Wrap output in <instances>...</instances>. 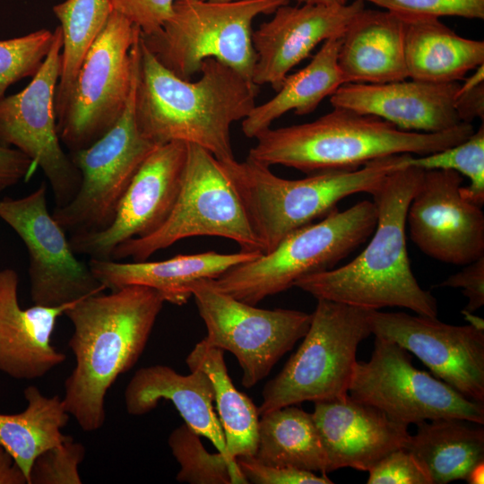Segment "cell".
I'll return each instance as SVG.
<instances>
[{
	"label": "cell",
	"mask_w": 484,
	"mask_h": 484,
	"mask_svg": "<svg viewBox=\"0 0 484 484\" xmlns=\"http://www.w3.org/2000/svg\"><path fill=\"white\" fill-rule=\"evenodd\" d=\"M195 82L177 77L140 37L134 112L141 134L156 145L179 141L218 160L235 159L230 127L248 116L259 86L230 66L204 60Z\"/></svg>",
	"instance_id": "cell-1"
},
{
	"label": "cell",
	"mask_w": 484,
	"mask_h": 484,
	"mask_svg": "<svg viewBox=\"0 0 484 484\" xmlns=\"http://www.w3.org/2000/svg\"><path fill=\"white\" fill-rule=\"evenodd\" d=\"M165 303L155 290L129 285L76 300L65 312L75 365L65 382V409L85 432L105 424V399L143 354Z\"/></svg>",
	"instance_id": "cell-2"
},
{
	"label": "cell",
	"mask_w": 484,
	"mask_h": 484,
	"mask_svg": "<svg viewBox=\"0 0 484 484\" xmlns=\"http://www.w3.org/2000/svg\"><path fill=\"white\" fill-rule=\"evenodd\" d=\"M424 170L404 165L392 171L370 194L377 210L373 237L352 261L298 280L316 299L365 310L404 307L437 317V302L412 273L406 247V216Z\"/></svg>",
	"instance_id": "cell-3"
},
{
	"label": "cell",
	"mask_w": 484,
	"mask_h": 484,
	"mask_svg": "<svg viewBox=\"0 0 484 484\" xmlns=\"http://www.w3.org/2000/svg\"><path fill=\"white\" fill-rule=\"evenodd\" d=\"M474 131L464 122L437 133L403 131L375 116L333 108L315 121L261 132L247 158L309 174L352 170L393 155L436 152L460 143Z\"/></svg>",
	"instance_id": "cell-4"
},
{
	"label": "cell",
	"mask_w": 484,
	"mask_h": 484,
	"mask_svg": "<svg viewBox=\"0 0 484 484\" xmlns=\"http://www.w3.org/2000/svg\"><path fill=\"white\" fill-rule=\"evenodd\" d=\"M410 156L393 155L357 169L319 171L301 179L280 177L269 166L249 158L218 161L244 205L262 254H266L290 233L336 210L342 199L371 194Z\"/></svg>",
	"instance_id": "cell-5"
},
{
	"label": "cell",
	"mask_w": 484,
	"mask_h": 484,
	"mask_svg": "<svg viewBox=\"0 0 484 484\" xmlns=\"http://www.w3.org/2000/svg\"><path fill=\"white\" fill-rule=\"evenodd\" d=\"M376 221L373 201L363 200L342 212L336 209L320 221L290 233L272 251L230 268L212 281L234 298L256 305L303 277L333 269L367 240Z\"/></svg>",
	"instance_id": "cell-6"
},
{
	"label": "cell",
	"mask_w": 484,
	"mask_h": 484,
	"mask_svg": "<svg viewBox=\"0 0 484 484\" xmlns=\"http://www.w3.org/2000/svg\"><path fill=\"white\" fill-rule=\"evenodd\" d=\"M289 2L176 0L162 28L141 38L162 65L184 80H191L204 60L213 58L252 81L256 60L253 21Z\"/></svg>",
	"instance_id": "cell-7"
},
{
	"label": "cell",
	"mask_w": 484,
	"mask_h": 484,
	"mask_svg": "<svg viewBox=\"0 0 484 484\" xmlns=\"http://www.w3.org/2000/svg\"><path fill=\"white\" fill-rule=\"evenodd\" d=\"M367 311L317 299L300 346L281 371L265 384L259 415L304 402L347 396L358 347L371 334Z\"/></svg>",
	"instance_id": "cell-8"
},
{
	"label": "cell",
	"mask_w": 484,
	"mask_h": 484,
	"mask_svg": "<svg viewBox=\"0 0 484 484\" xmlns=\"http://www.w3.org/2000/svg\"><path fill=\"white\" fill-rule=\"evenodd\" d=\"M200 236L229 238L240 251L262 254L244 205L218 160L201 146L187 143L180 191L169 218L154 233L119 244L111 260L146 261L181 239Z\"/></svg>",
	"instance_id": "cell-9"
},
{
	"label": "cell",
	"mask_w": 484,
	"mask_h": 484,
	"mask_svg": "<svg viewBox=\"0 0 484 484\" xmlns=\"http://www.w3.org/2000/svg\"><path fill=\"white\" fill-rule=\"evenodd\" d=\"M140 29L112 11L71 87L56 127L71 151L104 135L126 106L139 56Z\"/></svg>",
	"instance_id": "cell-10"
},
{
	"label": "cell",
	"mask_w": 484,
	"mask_h": 484,
	"mask_svg": "<svg viewBox=\"0 0 484 484\" xmlns=\"http://www.w3.org/2000/svg\"><path fill=\"white\" fill-rule=\"evenodd\" d=\"M190 292L206 326L203 341L236 357L246 388L265 378L310 326L312 314L258 308L222 292L212 279L194 282Z\"/></svg>",
	"instance_id": "cell-11"
},
{
	"label": "cell",
	"mask_w": 484,
	"mask_h": 484,
	"mask_svg": "<svg viewBox=\"0 0 484 484\" xmlns=\"http://www.w3.org/2000/svg\"><path fill=\"white\" fill-rule=\"evenodd\" d=\"M138 62L132 90L117 123L90 146L70 152L81 174V185L67 204L52 215L65 232L91 233L106 229L146 158L159 145L140 132L134 112Z\"/></svg>",
	"instance_id": "cell-12"
},
{
	"label": "cell",
	"mask_w": 484,
	"mask_h": 484,
	"mask_svg": "<svg viewBox=\"0 0 484 484\" xmlns=\"http://www.w3.org/2000/svg\"><path fill=\"white\" fill-rule=\"evenodd\" d=\"M348 394L406 424L454 418L484 423V405L468 399L436 376L415 367L396 342L375 337L367 361L357 360Z\"/></svg>",
	"instance_id": "cell-13"
},
{
	"label": "cell",
	"mask_w": 484,
	"mask_h": 484,
	"mask_svg": "<svg viewBox=\"0 0 484 484\" xmlns=\"http://www.w3.org/2000/svg\"><path fill=\"white\" fill-rule=\"evenodd\" d=\"M61 52L58 26L51 48L30 82L20 92L0 100V143L18 149L43 171L56 207L73 200L81 185L80 171L63 150L56 127L54 99Z\"/></svg>",
	"instance_id": "cell-14"
},
{
	"label": "cell",
	"mask_w": 484,
	"mask_h": 484,
	"mask_svg": "<svg viewBox=\"0 0 484 484\" xmlns=\"http://www.w3.org/2000/svg\"><path fill=\"white\" fill-rule=\"evenodd\" d=\"M0 219L28 249L34 305L61 306L106 290L89 265L76 257L66 232L48 212L45 183L26 196L2 198Z\"/></svg>",
	"instance_id": "cell-15"
},
{
	"label": "cell",
	"mask_w": 484,
	"mask_h": 484,
	"mask_svg": "<svg viewBox=\"0 0 484 484\" xmlns=\"http://www.w3.org/2000/svg\"><path fill=\"white\" fill-rule=\"evenodd\" d=\"M371 334L414 354L431 373L470 400L484 402V328L437 317L368 310Z\"/></svg>",
	"instance_id": "cell-16"
},
{
	"label": "cell",
	"mask_w": 484,
	"mask_h": 484,
	"mask_svg": "<svg viewBox=\"0 0 484 484\" xmlns=\"http://www.w3.org/2000/svg\"><path fill=\"white\" fill-rule=\"evenodd\" d=\"M187 143L175 141L157 146L132 179L112 223L104 230L72 234L76 255L111 260L114 249L132 238L147 237L167 220L177 199Z\"/></svg>",
	"instance_id": "cell-17"
},
{
	"label": "cell",
	"mask_w": 484,
	"mask_h": 484,
	"mask_svg": "<svg viewBox=\"0 0 484 484\" xmlns=\"http://www.w3.org/2000/svg\"><path fill=\"white\" fill-rule=\"evenodd\" d=\"M462 182L455 171L424 170L406 216L411 239L419 250L454 265L484 255V214L461 194Z\"/></svg>",
	"instance_id": "cell-18"
},
{
	"label": "cell",
	"mask_w": 484,
	"mask_h": 484,
	"mask_svg": "<svg viewBox=\"0 0 484 484\" xmlns=\"http://www.w3.org/2000/svg\"><path fill=\"white\" fill-rule=\"evenodd\" d=\"M365 8L361 0L344 4H302L278 7L270 21L253 30L256 60L252 81L276 91L290 71L321 42L341 38L355 16Z\"/></svg>",
	"instance_id": "cell-19"
},
{
	"label": "cell",
	"mask_w": 484,
	"mask_h": 484,
	"mask_svg": "<svg viewBox=\"0 0 484 484\" xmlns=\"http://www.w3.org/2000/svg\"><path fill=\"white\" fill-rule=\"evenodd\" d=\"M312 413L326 456V473L341 468L368 471L405 447L411 434L375 406L344 398L314 402Z\"/></svg>",
	"instance_id": "cell-20"
},
{
	"label": "cell",
	"mask_w": 484,
	"mask_h": 484,
	"mask_svg": "<svg viewBox=\"0 0 484 484\" xmlns=\"http://www.w3.org/2000/svg\"><path fill=\"white\" fill-rule=\"evenodd\" d=\"M461 82L411 79L344 83L330 96L333 108L375 116L410 132L437 133L462 123L455 101Z\"/></svg>",
	"instance_id": "cell-21"
},
{
	"label": "cell",
	"mask_w": 484,
	"mask_h": 484,
	"mask_svg": "<svg viewBox=\"0 0 484 484\" xmlns=\"http://www.w3.org/2000/svg\"><path fill=\"white\" fill-rule=\"evenodd\" d=\"M19 276L0 271V372L17 380H34L65 360L51 343L57 319L74 302L23 308L18 298Z\"/></svg>",
	"instance_id": "cell-22"
},
{
	"label": "cell",
	"mask_w": 484,
	"mask_h": 484,
	"mask_svg": "<svg viewBox=\"0 0 484 484\" xmlns=\"http://www.w3.org/2000/svg\"><path fill=\"white\" fill-rule=\"evenodd\" d=\"M181 375L165 365L139 368L127 384L125 406L128 414L142 416L154 410L160 401L172 402L191 429L208 438L227 460L233 484L247 483L238 466L227 454L225 437L214 411V389L209 376L199 368Z\"/></svg>",
	"instance_id": "cell-23"
},
{
	"label": "cell",
	"mask_w": 484,
	"mask_h": 484,
	"mask_svg": "<svg viewBox=\"0 0 484 484\" xmlns=\"http://www.w3.org/2000/svg\"><path fill=\"white\" fill-rule=\"evenodd\" d=\"M261 255L239 251L220 254L209 251L177 255L162 261L119 263L90 258L88 265L95 278L107 290H116L140 285L157 290L165 302L184 305L192 297L190 286L200 280H214L230 268Z\"/></svg>",
	"instance_id": "cell-24"
},
{
	"label": "cell",
	"mask_w": 484,
	"mask_h": 484,
	"mask_svg": "<svg viewBox=\"0 0 484 484\" xmlns=\"http://www.w3.org/2000/svg\"><path fill=\"white\" fill-rule=\"evenodd\" d=\"M338 65L346 83L408 79L403 19L386 10L365 7L341 39Z\"/></svg>",
	"instance_id": "cell-25"
},
{
	"label": "cell",
	"mask_w": 484,
	"mask_h": 484,
	"mask_svg": "<svg viewBox=\"0 0 484 484\" xmlns=\"http://www.w3.org/2000/svg\"><path fill=\"white\" fill-rule=\"evenodd\" d=\"M404 56L408 78L452 82L484 65V41L457 35L436 17H406Z\"/></svg>",
	"instance_id": "cell-26"
},
{
	"label": "cell",
	"mask_w": 484,
	"mask_h": 484,
	"mask_svg": "<svg viewBox=\"0 0 484 484\" xmlns=\"http://www.w3.org/2000/svg\"><path fill=\"white\" fill-rule=\"evenodd\" d=\"M341 39L325 40L304 68L287 75L275 96L253 108L242 120L246 137L255 138L289 111L297 115L312 113L324 99L346 83L338 65Z\"/></svg>",
	"instance_id": "cell-27"
},
{
	"label": "cell",
	"mask_w": 484,
	"mask_h": 484,
	"mask_svg": "<svg viewBox=\"0 0 484 484\" xmlns=\"http://www.w3.org/2000/svg\"><path fill=\"white\" fill-rule=\"evenodd\" d=\"M473 422L442 418L418 424L405 448L428 473L432 484L466 480L484 462V429ZM476 424V423H475Z\"/></svg>",
	"instance_id": "cell-28"
},
{
	"label": "cell",
	"mask_w": 484,
	"mask_h": 484,
	"mask_svg": "<svg viewBox=\"0 0 484 484\" xmlns=\"http://www.w3.org/2000/svg\"><path fill=\"white\" fill-rule=\"evenodd\" d=\"M189 369L199 368L210 377L214 389L218 418L225 437L229 462L238 456L255 455L258 442L259 413L253 401L232 383L224 360V350L203 340L186 359Z\"/></svg>",
	"instance_id": "cell-29"
},
{
	"label": "cell",
	"mask_w": 484,
	"mask_h": 484,
	"mask_svg": "<svg viewBox=\"0 0 484 484\" xmlns=\"http://www.w3.org/2000/svg\"><path fill=\"white\" fill-rule=\"evenodd\" d=\"M254 456L266 465L326 474V456L312 413L295 405L261 416Z\"/></svg>",
	"instance_id": "cell-30"
},
{
	"label": "cell",
	"mask_w": 484,
	"mask_h": 484,
	"mask_svg": "<svg viewBox=\"0 0 484 484\" xmlns=\"http://www.w3.org/2000/svg\"><path fill=\"white\" fill-rule=\"evenodd\" d=\"M27 407L15 414L0 413V446L14 460L29 480L35 458L68 436L62 429L70 415L63 398L48 397L35 385L24 389Z\"/></svg>",
	"instance_id": "cell-31"
},
{
	"label": "cell",
	"mask_w": 484,
	"mask_h": 484,
	"mask_svg": "<svg viewBox=\"0 0 484 484\" xmlns=\"http://www.w3.org/2000/svg\"><path fill=\"white\" fill-rule=\"evenodd\" d=\"M62 32L61 69L55 92L56 117L61 112L77 73L112 13L109 0H65L53 7Z\"/></svg>",
	"instance_id": "cell-32"
},
{
	"label": "cell",
	"mask_w": 484,
	"mask_h": 484,
	"mask_svg": "<svg viewBox=\"0 0 484 484\" xmlns=\"http://www.w3.org/2000/svg\"><path fill=\"white\" fill-rule=\"evenodd\" d=\"M407 165L423 170H452L470 180L461 186V194L482 206L484 203V125L483 123L466 140L444 150L426 155H411Z\"/></svg>",
	"instance_id": "cell-33"
},
{
	"label": "cell",
	"mask_w": 484,
	"mask_h": 484,
	"mask_svg": "<svg viewBox=\"0 0 484 484\" xmlns=\"http://www.w3.org/2000/svg\"><path fill=\"white\" fill-rule=\"evenodd\" d=\"M168 444L180 466L177 480L190 484H233L229 465L220 453L211 454L186 424L170 433Z\"/></svg>",
	"instance_id": "cell-34"
},
{
	"label": "cell",
	"mask_w": 484,
	"mask_h": 484,
	"mask_svg": "<svg viewBox=\"0 0 484 484\" xmlns=\"http://www.w3.org/2000/svg\"><path fill=\"white\" fill-rule=\"evenodd\" d=\"M53 41L54 31L46 29L0 40V100L11 85L36 74Z\"/></svg>",
	"instance_id": "cell-35"
},
{
	"label": "cell",
	"mask_w": 484,
	"mask_h": 484,
	"mask_svg": "<svg viewBox=\"0 0 484 484\" xmlns=\"http://www.w3.org/2000/svg\"><path fill=\"white\" fill-rule=\"evenodd\" d=\"M83 444L67 436L40 453L33 461L28 484H82L79 466L84 459Z\"/></svg>",
	"instance_id": "cell-36"
},
{
	"label": "cell",
	"mask_w": 484,
	"mask_h": 484,
	"mask_svg": "<svg viewBox=\"0 0 484 484\" xmlns=\"http://www.w3.org/2000/svg\"><path fill=\"white\" fill-rule=\"evenodd\" d=\"M401 17L484 18V0H361Z\"/></svg>",
	"instance_id": "cell-37"
},
{
	"label": "cell",
	"mask_w": 484,
	"mask_h": 484,
	"mask_svg": "<svg viewBox=\"0 0 484 484\" xmlns=\"http://www.w3.org/2000/svg\"><path fill=\"white\" fill-rule=\"evenodd\" d=\"M237 465L247 483L255 484H332L326 474L292 467L266 465L254 455L238 456Z\"/></svg>",
	"instance_id": "cell-38"
},
{
	"label": "cell",
	"mask_w": 484,
	"mask_h": 484,
	"mask_svg": "<svg viewBox=\"0 0 484 484\" xmlns=\"http://www.w3.org/2000/svg\"><path fill=\"white\" fill-rule=\"evenodd\" d=\"M368 473L367 484H432L428 473L405 447L388 454Z\"/></svg>",
	"instance_id": "cell-39"
},
{
	"label": "cell",
	"mask_w": 484,
	"mask_h": 484,
	"mask_svg": "<svg viewBox=\"0 0 484 484\" xmlns=\"http://www.w3.org/2000/svg\"><path fill=\"white\" fill-rule=\"evenodd\" d=\"M176 0H109L112 11L137 26L144 36L158 32L173 12Z\"/></svg>",
	"instance_id": "cell-40"
},
{
	"label": "cell",
	"mask_w": 484,
	"mask_h": 484,
	"mask_svg": "<svg viewBox=\"0 0 484 484\" xmlns=\"http://www.w3.org/2000/svg\"><path fill=\"white\" fill-rule=\"evenodd\" d=\"M439 287L461 288L468 303L462 314H472L484 305V255L442 281Z\"/></svg>",
	"instance_id": "cell-41"
},
{
	"label": "cell",
	"mask_w": 484,
	"mask_h": 484,
	"mask_svg": "<svg viewBox=\"0 0 484 484\" xmlns=\"http://www.w3.org/2000/svg\"><path fill=\"white\" fill-rule=\"evenodd\" d=\"M473 71V74L460 84L456 95V111L460 121L464 123L484 117V65Z\"/></svg>",
	"instance_id": "cell-42"
},
{
	"label": "cell",
	"mask_w": 484,
	"mask_h": 484,
	"mask_svg": "<svg viewBox=\"0 0 484 484\" xmlns=\"http://www.w3.org/2000/svg\"><path fill=\"white\" fill-rule=\"evenodd\" d=\"M35 169L31 160L23 152L0 143V191L30 177Z\"/></svg>",
	"instance_id": "cell-43"
},
{
	"label": "cell",
	"mask_w": 484,
	"mask_h": 484,
	"mask_svg": "<svg viewBox=\"0 0 484 484\" xmlns=\"http://www.w3.org/2000/svg\"><path fill=\"white\" fill-rule=\"evenodd\" d=\"M0 484H28L12 456L0 446Z\"/></svg>",
	"instance_id": "cell-44"
},
{
	"label": "cell",
	"mask_w": 484,
	"mask_h": 484,
	"mask_svg": "<svg viewBox=\"0 0 484 484\" xmlns=\"http://www.w3.org/2000/svg\"><path fill=\"white\" fill-rule=\"evenodd\" d=\"M484 462L477 464L465 480L470 484H482L484 481Z\"/></svg>",
	"instance_id": "cell-45"
},
{
	"label": "cell",
	"mask_w": 484,
	"mask_h": 484,
	"mask_svg": "<svg viewBox=\"0 0 484 484\" xmlns=\"http://www.w3.org/2000/svg\"><path fill=\"white\" fill-rule=\"evenodd\" d=\"M298 4H344L348 0H294Z\"/></svg>",
	"instance_id": "cell-46"
},
{
	"label": "cell",
	"mask_w": 484,
	"mask_h": 484,
	"mask_svg": "<svg viewBox=\"0 0 484 484\" xmlns=\"http://www.w3.org/2000/svg\"><path fill=\"white\" fill-rule=\"evenodd\" d=\"M209 2H216V3H229V2H235L239 0H204Z\"/></svg>",
	"instance_id": "cell-47"
}]
</instances>
